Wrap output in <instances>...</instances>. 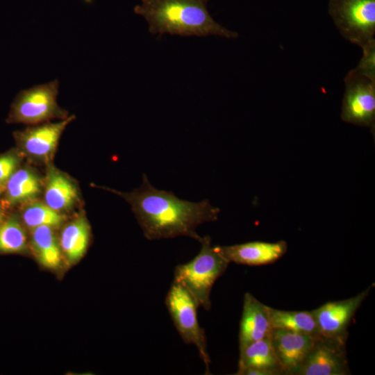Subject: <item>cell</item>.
I'll return each mask as SVG.
<instances>
[{
  "label": "cell",
  "instance_id": "1",
  "mask_svg": "<svg viewBox=\"0 0 375 375\" xmlns=\"http://www.w3.org/2000/svg\"><path fill=\"white\" fill-rule=\"evenodd\" d=\"M112 191L130 203L144 235L149 240L186 236L200 242L203 237L197 233V227L216 221L220 211L208 199L190 202L172 192L158 190L145 174L138 189L128 193Z\"/></svg>",
  "mask_w": 375,
  "mask_h": 375
},
{
  "label": "cell",
  "instance_id": "2",
  "mask_svg": "<svg viewBox=\"0 0 375 375\" xmlns=\"http://www.w3.org/2000/svg\"><path fill=\"white\" fill-rule=\"evenodd\" d=\"M208 0H141L134 12L142 16L152 34L183 37L217 35L236 38L238 34L217 23L208 10Z\"/></svg>",
  "mask_w": 375,
  "mask_h": 375
},
{
  "label": "cell",
  "instance_id": "3",
  "mask_svg": "<svg viewBox=\"0 0 375 375\" xmlns=\"http://www.w3.org/2000/svg\"><path fill=\"white\" fill-rule=\"evenodd\" d=\"M200 243V251L192 260L175 267L174 281L189 292L199 307L208 311L212 286L230 262L217 246L212 245L209 236L203 237Z\"/></svg>",
  "mask_w": 375,
  "mask_h": 375
},
{
  "label": "cell",
  "instance_id": "4",
  "mask_svg": "<svg viewBox=\"0 0 375 375\" xmlns=\"http://www.w3.org/2000/svg\"><path fill=\"white\" fill-rule=\"evenodd\" d=\"M59 82L54 80L21 90L12 106L8 122L35 124L52 119H65L67 112L57 103Z\"/></svg>",
  "mask_w": 375,
  "mask_h": 375
},
{
  "label": "cell",
  "instance_id": "5",
  "mask_svg": "<svg viewBox=\"0 0 375 375\" xmlns=\"http://www.w3.org/2000/svg\"><path fill=\"white\" fill-rule=\"evenodd\" d=\"M165 304L183 340L197 348L206 365V374H209L210 359L207 351L206 337L197 319L199 306L194 299L185 288L174 281L167 294Z\"/></svg>",
  "mask_w": 375,
  "mask_h": 375
},
{
  "label": "cell",
  "instance_id": "6",
  "mask_svg": "<svg viewBox=\"0 0 375 375\" xmlns=\"http://www.w3.org/2000/svg\"><path fill=\"white\" fill-rule=\"evenodd\" d=\"M331 13L346 40L362 50L375 44V0H333Z\"/></svg>",
  "mask_w": 375,
  "mask_h": 375
},
{
  "label": "cell",
  "instance_id": "7",
  "mask_svg": "<svg viewBox=\"0 0 375 375\" xmlns=\"http://www.w3.org/2000/svg\"><path fill=\"white\" fill-rule=\"evenodd\" d=\"M345 91L341 118L350 124L374 127L375 121V76L356 67L344 78Z\"/></svg>",
  "mask_w": 375,
  "mask_h": 375
},
{
  "label": "cell",
  "instance_id": "8",
  "mask_svg": "<svg viewBox=\"0 0 375 375\" xmlns=\"http://www.w3.org/2000/svg\"><path fill=\"white\" fill-rule=\"evenodd\" d=\"M349 372L345 341L317 335L295 375H346Z\"/></svg>",
  "mask_w": 375,
  "mask_h": 375
},
{
  "label": "cell",
  "instance_id": "9",
  "mask_svg": "<svg viewBox=\"0 0 375 375\" xmlns=\"http://www.w3.org/2000/svg\"><path fill=\"white\" fill-rule=\"evenodd\" d=\"M370 288L344 300L327 302L312 310L319 335L346 341L350 322Z\"/></svg>",
  "mask_w": 375,
  "mask_h": 375
},
{
  "label": "cell",
  "instance_id": "10",
  "mask_svg": "<svg viewBox=\"0 0 375 375\" xmlns=\"http://www.w3.org/2000/svg\"><path fill=\"white\" fill-rule=\"evenodd\" d=\"M317 335L272 328L270 338L283 374H296L313 346Z\"/></svg>",
  "mask_w": 375,
  "mask_h": 375
},
{
  "label": "cell",
  "instance_id": "11",
  "mask_svg": "<svg viewBox=\"0 0 375 375\" xmlns=\"http://www.w3.org/2000/svg\"><path fill=\"white\" fill-rule=\"evenodd\" d=\"M74 118L72 115L59 122L29 127L15 135L24 153L34 159L47 161L53 156L62 132Z\"/></svg>",
  "mask_w": 375,
  "mask_h": 375
},
{
  "label": "cell",
  "instance_id": "12",
  "mask_svg": "<svg viewBox=\"0 0 375 375\" xmlns=\"http://www.w3.org/2000/svg\"><path fill=\"white\" fill-rule=\"evenodd\" d=\"M217 247L229 262L258 266L272 264L279 260L286 253L288 245L285 241H255Z\"/></svg>",
  "mask_w": 375,
  "mask_h": 375
},
{
  "label": "cell",
  "instance_id": "13",
  "mask_svg": "<svg viewBox=\"0 0 375 375\" xmlns=\"http://www.w3.org/2000/svg\"><path fill=\"white\" fill-rule=\"evenodd\" d=\"M238 375H279L283 372L270 335L240 348Z\"/></svg>",
  "mask_w": 375,
  "mask_h": 375
},
{
  "label": "cell",
  "instance_id": "14",
  "mask_svg": "<svg viewBox=\"0 0 375 375\" xmlns=\"http://www.w3.org/2000/svg\"><path fill=\"white\" fill-rule=\"evenodd\" d=\"M267 307L251 294H244L240 323V348L271 335L272 328Z\"/></svg>",
  "mask_w": 375,
  "mask_h": 375
},
{
  "label": "cell",
  "instance_id": "15",
  "mask_svg": "<svg viewBox=\"0 0 375 375\" xmlns=\"http://www.w3.org/2000/svg\"><path fill=\"white\" fill-rule=\"evenodd\" d=\"M78 199V192L75 183L62 172L51 167L47 175L45 203L61 212L70 209Z\"/></svg>",
  "mask_w": 375,
  "mask_h": 375
},
{
  "label": "cell",
  "instance_id": "16",
  "mask_svg": "<svg viewBox=\"0 0 375 375\" xmlns=\"http://www.w3.org/2000/svg\"><path fill=\"white\" fill-rule=\"evenodd\" d=\"M90 238V227L86 218L79 215L67 223L61 231L60 246L69 262H78L86 252Z\"/></svg>",
  "mask_w": 375,
  "mask_h": 375
},
{
  "label": "cell",
  "instance_id": "17",
  "mask_svg": "<svg viewBox=\"0 0 375 375\" xmlns=\"http://www.w3.org/2000/svg\"><path fill=\"white\" fill-rule=\"evenodd\" d=\"M42 188L39 176L29 168L17 169L6 184V200L10 204L31 201Z\"/></svg>",
  "mask_w": 375,
  "mask_h": 375
},
{
  "label": "cell",
  "instance_id": "18",
  "mask_svg": "<svg viewBox=\"0 0 375 375\" xmlns=\"http://www.w3.org/2000/svg\"><path fill=\"white\" fill-rule=\"evenodd\" d=\"M31 245L33 252L44 267L58 268L62 261V253L53 228L47 226L32 229Z\"/></svg>",
  "mask_w": 375,
  "mask_h": 375
},
{
  "label": "cell",
  "instance_id": "19",
  "mask_svg": "<svg viewBox=\"0 0 375 375\" xmlns=\"http://www.w3.org/2000/svg\"><path fill=\"white\" fill-rule=\"evenodd\" d=\"M272 328H281L294 332L319 335L312 311H288L267 307Z\"/></svg>",
  "mask_w": 375,
  "mask_h": 375
},
{
  "label": "cell",
  "instance_id": "20",
  "mask_svg": "<svg viewBox=\"0 0 375 375\" xmlns=\"http://www.w3.org/2000/svg\"><path fill=\"white\" fill-rule=\"evenodd\" d=\"M22 219L26 226L31 229L42 226L54 228L62 224L65 216L45 202L35 201L24 208Z\"/></svg>",
  "mask_w": 375,
  "mask_h": 375
},
{
  "label": "cell",
  "instance_id": "21",
  "mask_svg": "<svg viewBox=\"0 0 375 375\" xmlns=\"http://www.w3.org/2000/svg\"><path fill=\"white\" fill-rule=\"evenodd\" d=\"M27 246V236L18 219L12 216L0 225V252L17 253Z\"/></svg>",
  "mask_w": 375,
  "mask_h": 375
},
{
  "label": "cell",
  "instance_id": "22",
  "mask_svg": "<svg viewBox=\"0 0 375 375\" xmlns=\"http://www.w3.org/2000/svg\"><path fill=\"white\" fill-rule=\"evenodd\" d=\"M19 158L15 153L0 156V188L4 186L10 177L17 170Z\"/></svg>",
  "mask_w": 375,
  "mask_h": 375
},
{
  "label": "cell",
  "instance_id": "23",
  "mask_svg": "<svg viewBox=\"0 0 375 375\" xmlns=\"http://www.w3.org/2000/svg\"><path fill=\"white\" fill-rule=\"evenodd\" d=\"M3 212H2V209L0 207V225L1 224V222H2V219H3Z\"/></svg>",
  "mask_w": 375,
  "mask_h": 375
},
{
  "label": "cell",
  "instance_id": "24",
  "mask_svg": "<svg viewBox=\"0 0 375 375\" xmlns=\"http://www.w3.org/2000/svg\"><path fill=\"white\" fill-rule=\"evenodd\" d=\"M1 188H0V193H1Z\"/></svg>",
  "mask_w": 375,
  "mask_h": 375
}]
</instances>
